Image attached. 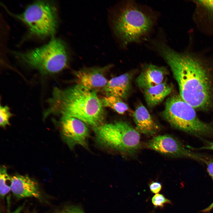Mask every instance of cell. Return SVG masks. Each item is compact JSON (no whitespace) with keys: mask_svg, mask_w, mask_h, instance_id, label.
Returning a JSON list of instances; mask_svg holds the SVG:
<instances>
[{"mask_svg":"<svg viewBox=\"0 0 213 213\" xmlns=\"http://www.w3.org/2000/svg\"><path fill=\"white\" fill-rule=\"evenodd\" d=\"M158 48L171 69L183 99L196 110L211 109L213 82L207 57L189 50L178 52L163 43Z\"/></svg>","mask_w":213,"mask_h":213,"instance_id":"1","label":"cell"},{"mask_svg":"<svg viewBox=\"0 0 213 213\" xmlns=\"http://www.w3.org/2000/svg\"><path fill=\"white\" fill-rule=\"evenodd\" d=\"M96 92L77 84L64 90L55 88L46 115L59 114L78 119L93 128L99 126L103 124L105 114Z\"/></svg>","mask_w":213,"mask_h":213,"instance_id":"2","label":"cell"},{"mask_svg":"<svg viewBox=\"0 0 213 213\" xmlns=\"http://www.w3.org/2000/svg\"><path fill=\"white\" fill-rule=\"evenodd\" d=\"M196 110L179 95H174L167 100L162 114L176 129L202 140L213 138V124L201 120Z\"/></svg>","mask_w":213,"mask_h":213,"instance_id":"3","label":"cell"},{"mask_svg":"<svg viewBox=\"0 0 213 213\" xmlns=\"http://www.w3.org/2000/svg\"><path fill=\"white\" fill-rule=\"evenodd\" d=\"M113 22L116 35L128 44L145 37L151 30L154 20L151 14L135 3L128 2L120 9Z\"/></svg>","mask_w":213,"mask_h":213,"instance_id":"4","label":"cell"},{"mask_svg":"<svg viewBox=\"0 0 213 213\" xmlns=\"http://www.w3.org/2000/svg\"><path fill=\"white\" fill-rule=\"evenodd\" d=\"M66 46L59 39L53 38L47 44L24 53H14L30 66L45 74H53L66 66L68 55Z\"/></svg>","mask_w":213,"mask_h":213,"instance_id":"5","label":"cell"},{"mask_svg":"<svg viewBox=\"0 0 213 213\" xmlns=\"http://www.w3.org/2000/svg\"><path fill=\"white\" fill-rule=\"evenodd\" d=\"M93 128L97 142L104 147L129 154L141 147L139 132L125 122L116 121Z\"/></svg>","mask_w":213,"mask_h":213,"instance_id":"6","label":"cell"},{"mask_svg":"<svg viewBox=\"0 0 213 213\" xmlns=\"http://www.w3.org/2000/svg\"><path fill=\"white\" fill-rule=\"evenodd\" d=\"M15 16L26 24L31 33L39 37L53 35L57 27L56 9L47 1L34 2Z\"/></svg>","mask_w":213,"mask_h":213,"instance_id":"7","label":"cell"},{"mask_svg":"<svg viewBox=\"0 0 213 213\" xmlns=\"http://www.w3.org/2000/svg\"><path fill=\"white\" fill-rule=\"evenodd\" d=\"M149 149L173 157L186 158L204 163L207 156L192 151L179 140L167 135L154 136L146 144Z\"/></svg>","mask_w":213,"mask_h":213,"instance_id":"8","label":"cell"},{"mask_svg":"<svg viewBox=\"0 0 213 213\" xmlns=\"http://www.w3.org/2000/svg\"><path fill=\"white\" fill-rule=\"evenodd\" d=\"M86 124L76 118L62 116L60 121L62 136L70 149L77 145L88 147L89 130Z\"/></svg>","mask_w":213,"mask_h":213,"instance_id":"9","label":"cell"},{"mask_svg":"<svg viewBox=\"0 0 213 213\" xmlns=\"http://www.w3.org/2000/svg\"><path fill=\"white\" fill-rule=\"evenodd\" d=\"M10 187L13 195L18 199L33 197L43 200L38 182L28 175L17 174L11 177Z\"/></svg>","mask_w":213,"mask_h":213,"instance_id":"10","label":"cell"},{"mask_svg":"<svg viewBox=\"0 0 213 213\" xmlns=\"http://www.w3.org/2000/svg\"><path fill=\"white\" fill-rule=\"evenodd\" d=\"M109 67L85 68L75 71L74 74L77 84L96 91L103 89L108 82L105 73Z\"/></svg>","mask_w":213,"mask_h":213,"instance_id":"11","label":"cell"},{"mask_svg":"<svg viewBox=\"0 0 213 213\" xmlns=\"http://www.w3.org/2000/svg\"><path fill=\"white\" fill-rule=\"evenodd\" d=\"M193 18L196 24L207 34H213V0H193Z\"/></svg>","mask_w":213,"mask_h":213,"instance_id":"12","label":"cell"},{"mask_svg":"<svg viewBox=\"0 0 213 213\" xmlns=\"http://www.w3.org/2000/svg\"><path fill=\"white\" fill-rule=\"evenodd\" d=\"M167 73L166 69L163 67L147 64L136 78V83L139 88L144 90L163 82Z\"/></svg>","mask_w":213,"mask_h":213,"instance_id":"13","label":"cell"},{"mask_svg":"<svg viewBox=\"0 0 213 213\" xmlns=\"http://www.w3.org/2000/svg\"><path fill=\"white\" fill-rule=\"evenodd\" d=\"M136 129L140 132L148 135L156 134L159 128L147 109L142 104L136 108L132 114Z\"/></svg>","mask_w":213,"mask_h":213,"instance_id":"14","label":"cell"},{"mask_svg":"<svg viewBox=\"0 0 213 213\" xmlns=\"http://www.w3.org/2000/svg\"><path fill=\"white\" fill-rule=\"evenodd\" d=\"M132 78L131 74L129 73L114 77L108 81L102 90L106 96L126 99L130 91Z\"/></svg>","mask_w":213,"mask_h":213,"instance_id":"15","label":"cell"},{"mask_svg":"<svg viewBox=\"0 0 213 213\" xmlns=\"http://www.w3.org/2000/svg\"><path fill=\"white\" fill-rule=\"evenodd\" d=\"M172 88L165 81L143 90L145 98L148 106L153 107L162 102L172 92Z\"/></svg>","mask_w":213,"mask_h":213,"instance_id":"16","label":"cell"},{"mask_svg":"<svg viewBox=\"0 0 213 213\" xmlns=\"http://www.w3.org/2000/svg\"><path fill=\"white\" fill-rule=\"evenodd\" d=\"M104 106L111 108L120 114H125L129 109L127 105L120 98L114 96H106L101 99Z\"/></svg>","mask_w":213,"mask_h":213,"instance_id":"17","label":"cell"},{"mask_svg":"<svg viewBox=\"0 0 213 213\" xmlns=\"http://www.w3.org/2000/svg\"><path fill=\"white\" fill-rule=\"evenodd\" d=\"M11 177L8 174L7 168L2 166L0 170V196L3 199L4 196L11 191L10 185L7 182L11 181Z\"/></svg>","mask_w":213,"mask_h":213,"instance_id":"18","label":"cell"},{"mask_svg":"<svg viewBox=\"0 0 213 213\" xmlns=\"http://www.w3.org/2000/svg\"><path fill=\"white\" fill-rule=\"evenodd\" d=\"M0 125L5 127L9 125V120L12 116L9 107L6 106H0Z\"/></svg>","mask_w":213,"mask_h":213,"instance_id":"19","label":"cell"},{"mask_svg":"<svg viewBox=\"0 0 213 213\" xmlns=\"http://www.w3.org/2000/svg\"><path fill=\"white\" fill-rule=\"evenodd\" d=\"M48 213H85L80 206L75 205H66Z\"/></svg>","mask_w":213,"mask_h":213,"instance_id":"20","label":"cell"},{"mask_svg":"<svg viewBox=\"0 0 213 213\" xmlns=\"http://www.w3.org/2000/svg\"><path fill=\"white\" fill-rule=\"evenodd\" d=\"M151 202L155 208H163L166 204H171V201L165 198L162 194L157 193L151 198Z\"/></svg>","mask_w":213,"mask_h":213,"instance_id":"21","label":"cell"},{"mask_svg":"<svg viewBox=\"0 0 213 213\" xmlns=\"http://www.w3.org/2000/svg\"><path fill=\"white\" fill-rule=\"evenodd\" d=\"M206 165L207 172L213 180V159L207 157L204 163ZM213 208V202L206 208L202 209L201 212L203 213H209Z\"/></svg>","mask_w":213,"mask_h":213,"instance_id":"22","label":"cell"},{"mask_svg":"<svg viewBox=\"0 0 213 213\" xmlns=\"http://www.w3.org/2000/svg\"><path fill=\"white\" fill-rule=\"evenodd\" d=\"M151 191L153 193H158L161 190L162 185L161 183L157 182H152L149 185Z\"/></svg>","mask_w":213,"mask_h":213,"instance_id":"23","label":"cell"},{"mask_svg":"<svg viewBox=\"0 0 213 213\" xmlns=\"http://www.w3.org/2000/svg\"><path fill=\"white\" fill-rule=\"evenodd\" d=\"M204 141L203 146L199 148H193L195 150H208L213 151V141H209L205 139L203 140Z\"/></svg>","mask_w":213,"mask_h":213,"instance_id":"24","label":"cell"},{"mask_svg":"<svg viewBox=\"0 0 213 213\" xmlns=\"http://www.w3.org/2000/svg\"><path fill=\"white\" fill-rule=\"evenodd\" d=\"M24 207V204H23L17 208L14 211L12 212L8 211L7 213H20L23 210Z\"/></svg>","mask_w":213,"mask_h":213,"instance_id":"25","label":"cell"},{"mask_svg":"<svg viewBox=\"0 0 213 213\" xmlns=\"http://www.w3.org/2000/svg\"><path fill=\"white\" fill-rule=\"evenodd\" d=\"M35 213V212H31V213Z\"/></svg>","mask_w":213,"mask_h":213,"instance_id":"26","label":"cell"}]
</instances>
